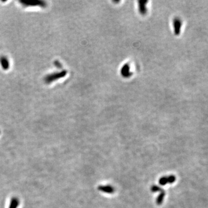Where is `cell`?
<instances>
[{
    "instance_id": "2",
    "label": "cell",
    "mask_w": 208,
    "mask_h": 208,
    "mask_svg": "<svg viewBox=\"0 0 208 208\" xmlns=\"http://www.w3.org/2000/svg\"><path fill=\"white\" fill-rule=\"evenodd\" d=\"M20 3L23 4L24 6H40L42 7H44L46 6V4L44 1H20Z\"/></svg>"
},
{
    "instance_id": "6",
    "label": "cell",
    "mask_w": 208,
    "mask_h": 208,
    "mask_svg": "<svg viewBox=\"0 0 208 208\" xmlns=\"http://www.w3.org/2000/svg\"><path fill=\"white\" fill-rule=\"evenodd\" d=\"M0 62L2 65V67L3 68V69H4L5 70H7L9 67V63L8 61V60L5 57H1L0 58Z\"/></svg>"
},
{
    "instance_id": "4",
    "label": "cell",
    "mask_w": 208,
    "mask_h": 208,
    "mask_svg": "<svg viewBox=\"0 0 208 208\" xmlns=\"http://www.w3.org/2000/svg\"><path fill=\"white\" fill-rule=\"evenodd\" d=\"M182 27V22L179 18H175L174 20V27L175 34L176 35H179L181 32Z\"/></svg>"
},
{
    "instance_id": "1",
    "label": "cell",
    "mask_w": 208,
    "mask_h": 208,
    "mask_svg": "<svg viewBox=\"0 0 208 208\" xmlns=\"http://www.w3.org/2000/svg\"><path fill=\"white\" fill-rule=\"evenodd\" d=\"M176 178L174 175H169V176H163L159 180V184L161 186H165L167 184H172L176 181Z\"/></svg>"
},
{
    "instance_id": "5",
    "label": "cell",
    "mask_w": 208,
    "mask_h": 208,
    "mask_svg": "<svg viewBox=\"0 0 208 208\" xmlns=\"http://www.w3.org/2000/svg\"><path fill=\"white\" fill-rule=\"evenodd\" d=\"M98 189L99 191L104 192L105 193H108V194H113L115 192V189L114 188L109 185H106V186H99L98 187Z\"/></svg>"
},
{
    "instance_id": "3",
    "label": "cell",
    "mask_w": 208,
    "mask_h": 208,
    "mask_svg": "<svg viewBox=\"0 0 208 208\" xmlns=\"http://www.w3.org/2000/svg\"><path fill=\"white\" fill-rule=\"evenodd\" d=\"M65 74L66 72L63 71L62 72H59V73H56V74H52V75H48L47 76L45 80V82H47V83H50L52 81L56 80V79H57L58 78H61V77H63L64 75H65Z\"/></svg>"
},
{
    "instance_id": "8",
    "label": "cell",
    "mask_w": 208,
    "mask_h": 208,
    "mask_svg": "<svg viewBox=\"0 0 208 208\" xmlns=\"http://www.w3.org/2000/svg\"><path fill=\"white\" fill-rule=\"evenodd\" d=\"M162 190H163V189H161L159 186H156V185H153L151 188V191L153 193L161 192Z\"/></svg>"
},
{
    "instance_id": "7",
    "label": "cell",
    "mask_w": 208,
    "mask_h": 208,
    "mask_svg": "<svg viewBox=\"0 0 208 208\" xmlns=\"http://www.w3.org/2000/svg\"><path fill=\"white\" fill-rule=\"evenodd\" d=\"M165 196V193L164 190H162L160 193V194L157 197V200H156V203L158 205H160L162 204Z\"/></svg>"
}]
</instances>
